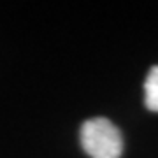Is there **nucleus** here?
<instances>
[{
    "label": "nucleus",
    "instance_id": "f257e3e1",
    "mask_svg": "<svg viewBox=\"0 0 158 158\" xmlns=\"http://www.w3.org/2000/svg\"><path fill=\"white\" fill-rule=\"evenodd\" d=\"M79 139L90 158H119L123 153V137L107 118H91L81 125Z\"/></svg>",
    "mask_w": 158,
    "mask_h": 158
},
{
    "label": "nucleus",
    "instance_id": "f03ea898",
    "mask_svg": "<svg viewBox=\"0 0 158 158\" xmlns=\"http://www.w3.org/2000/svg\"><path fill=\"white\" fill-rule=\"evenodd\" d=\"M144 102L146 107L153 113H158V65L149 69L144 81Z\"/></svg>",
    "mask_w": 158,
    "mask_h": 158
}]
</instances>
